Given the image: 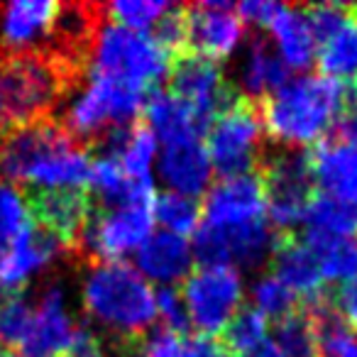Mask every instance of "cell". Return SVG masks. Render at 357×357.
Returning a JSON list of instances; mask_svg holds the SVG:
<instances>
[{
    "label": "cell",
    "instance_id": "d4e9b609",
    "mask_svg": "<svg viewBox=\"0 0 357 357\" xmlns=\"http://www.w3.org/2000/svg\"><path fill=\"white\" fill-rule=\"evenodd\" d=\"M144 118H147V130L162 147L201 137L204 130L201 120L172 91H154L144 103Z\"/></svg>",
    "mask_w": 357,
    "mask_h": 357
},
{
    "label": "cell",
    "instance_id": "4316f807",
    "mask_svg": "<svg viewBox=\"0 0 357 357\" xmlns=\"http://www.w3.org/2000/svg\"><path fill=\"white\" fill-rule=\"evenodd\" d=\"M303 230L308 240H342L355 243L357 238V204L337 201L331 196L313 194L303 215Z\"/></svg>",
    "mask_w": 357,
    "mask_h": 357
},
{
    "label": "cell",
    "instance_id": "8d00e7d4",
    "mask_svg": "<svg viewBox=\"0 0 357 357\" xmlns=\"http://www.w3.org/2000/svg\"><path fill=\"white\" fill-rule=\"evenodd\" d=\"M139 345L144 357H186V335L164 326L149 331Z\"/></svg>",
    "mask_w": 357,
    "mask_h": 357
},
{
    "label": "cell",
    "instance_id": "f1b7e54d",
    "mask_svg": "<svg viewBox=\"0 0 357 357\" xmlns=\"http://www.w3.org/2000/svg\"><path fill=\"white\" fill-rule=\"evenodd\" d=\"M154 223L162 225V230L167 233L189 238V235H196V230L204 223V208L199 199L164 191L162 196L154 199Z\"/></svg>",
    "mask_w": 357,
    "mask_h": 357
},
{
    "label": "cell",
    "instance_id": "bcb514c9",
    "mask_svg": "<svg viewBox=\"0 0 357 357\" xmlns=\"http://www.w3.org/2000/svg\"><path fill=\"white\" fill-rule=\"evenodd\" d=\"M3 255H6V252H3V250H0V267H3Z\"/></svg>",
    "mask_w": 357,
    "mask_h": 357
},
{
    "label": "cell",
    "instance_id": "ba28073f",
    "mask_svg": "<svg viewBox=\"0 0 357 357\" xmlns=\"http://www.w3.org/2000/svg\"><path fill=\"white\" fill-rule=\"evenodd\" d=\"M277 235L269 220H255L235 228H213L201 223L194 235V257L199 267H259L272 257Z\"/></svg>",
    "mask_w": 357,
    "mask_h": 357
},
{
    "label": "cell",
    "instance_id": "ee69618b",
    "mask_svg": "<svg viewBox=\"0 0 357 357\" xmlns=\"http://www.w3.org/2000/svg\"><path fill=\"white\" fill-rule=\"evenodd\" d=\"M240 357H284V352L274 345V340H269V342H264L262 347H257V350H252V352H245V355H240Z\"/></svg>",
    "mask_w": 357,
    "mask_h": 357
},
{
    "label": "cell",
    "instance_id": "d590c367",
    "mask_svg": "<svg viewBox=\"0 0 357 357\" xmlns=\"http://www.w3.org/2000/svg\"><path fill=\"white\" fill-rule=\"evenodd\" d=\"M274 345L284 352V357H318L316 333L308 313H296L282 318L274 333Z\"/></svg>",
    "mask_w": 357,
    "mask_h": 357
},
{
    "label": "cell",
    "instance_id": "cb8c5ba5",
    "mask_svg": "<svg viewBox=\"0 0 357 357\" xmlns=\"http://www.w3.org/2000/svg\"><path fill=\"white\" fill-rule=\"evenodd\" d=\"M103 152L113 154L123 164L125 174L142 184H154V164L159 157V142L147 125H130L113 130L103 137Z\"/></svg>",
    "mask_w": 357,
    "mask_h": 357
},
{
    "label": "cell",
    "instance_id": "5b68a950",
    "mask_svg": "<svg viewBox=\"0 0 357 357\" xmlns=\"http://www.w3.org/2000/svg\"><path fill=\"white\" fill-rule=\"evenodd\" d=\"M144 91L125 81L91 76L89 84L81 86L66 105L64 128L76 139H103L113 130L135 125L137 115L144 110Z\"/></svg>",
    "mask_w": 357,
    "mask_h": 357
},
{
    "label": "cell",
    "instance_id": "ac0fdd59",
    "mask_svg": "<svg viewBox=\"0 0 357 357\" xmlns=\"http://www.w3.org/2000/svg\"><path fill=\"white\" fill-rule=\"evenodd\" d=\"M316 194L357 204V144L340 137L323 139L306 152Z\"/></svg>",
    "mask_w": 357,
    "mask_h": 357
},
{
    "label": "cell",
    "instance_id": "3957f363",
    "mask_svg": "<svg viewBox=\"0 0 357 357\" xmlns=\"http://www.w3.org/2000/svg\"><path fill=\"white\" fill-rule=\"evenodd\" d=\"M84 311L115 340H139L157 321V291L125 262H96L81 282Z\"/></svg>",
    "mask_w": 357,
    "mask_h": 357
},
{
    "label": "cell",
    "instance_id": "7a4b0ae2",
    "mask_svg": "<svg viewBox=\"0 0 357 357\" xmlns=\"http://www.w3.org/2000/svg\"><path fill=\"white\" fill-rule=\"evenodd\" d=\"M350 100L340 81L323 74H301L279 86L262 100V128L277 144L289 149L316 147L337 128Z\"/></svg>",
    "mask_w": 357,
    "mask_h": 357
},
{
    "label": "cell",
    "instance_id": "7bdbcfd3",
    "mask_svg": "<svg viewBox=\"0 0 357 357\" xmlns=\"http://www.w3.org/2000/svg\"><path fill=\"white\" fill-rule=\"evenodd\" d=\"M105 357H144L139 340H115L110 350H105Z\"/></svg>",
    "mask_w": 357,
    "mask_h": 357
},
{
    "label": "cell",
    "instance_id": "52a82bcc",
    "mask_svg": "<svg viewBox=\"0 0 357 357\" xmlns=\"http://www.w3.org/2000/svg\"><path fill=\"white\" fill-rule=\"evenodd\" d=\"M181 296L196 331L218 335L243 308L245 279L233 267H199L186 277Z\"/></svg>",
    "mask_w": 357,
    "mask_h": 357
},
{
    "label": "cell",
    "instance_id": "e0dca14e",
    "mask_svg": "<svg viewBox=\"0 0 357 357\" xmlns=\"http://www.w3.org/2000/svg\"><path fill=\"white\" fill-rule=\"evenodd\" d=\"M61 3L54 0H15L0 8V45L8 54L37 52L54 35Z\"/></svg>",
    "mask_w": 357,
    "mask_h": 357
},
{
    "label": "cell",
    "instance_id": "d6986e66",
    "mask_svg": "<svg viewBox=\"0 0 357 357\" xmlns=\"http://www.w3.org/2000/svg\"><path fill=\"white\" fill-rule=\"evenodd\" d=\"M157 176L167 191L199 199L211 189L213 167L206 154L204 139H184V142L164 144L157 157Z\"/></svg>",
    "mask_w": 357,
    "mask_h": 357
},
{
    "label": "cell",
    "instance_id": "f35d334b",
    "mask_svg": "<svg viewBox=\"0 0 357 357\" xmlns=\"http://www.w3.org/2000/svg\"><path fill=\"white\" fill-rule=\"evenodd\" d=\"M61 357H105V347L91 328L79 326Z\"/></svg>",
    "mask_w": 357,
    "mask_h": 357
},
{
    "label": "cell",
    "instance_id": "d6a6232c",
    "mask_svg": "<svg viewBox=\"0 0 357 357\" xmlns=\"http://www.w3.org/2000/svg\"><path fill=\"white\" fill-rule=\"evenodd\" d=\"M169 10H172V3H164V0H115L103 8L110 22L135 32L154 30Z\"/></svg>",
    "mask_w": 357,
    "mask_h": 357
},
{
    "label": "cell",
    "instance_id": "ffe728a7",
    "mask_svg": "<svg viewBox=\"0 0 357 357\" xmlns=\"http://www.w3.org/2000/svg\"><path fill=\"white\" fill-rule=\"evenodd\" d=\"M137 257V272L147 279L149 284L159 287H176L178 282H186L194 272V248L181 235L157 230L144 240L142 248L135 252Z\"/></svg>",
    "mask_w": 357,
    "mask_h": 357
},
{
    "label": "cell",
    "instance_id": "8992f818",
    "mask_svg": "<svg viewBox=\"0 0 357 357\" xmlns=\"http://www.w3.org/2000/svg\"><path fill=\"white\" fill-rule=\"evenodd\" d=\"M262 118L250 100L235 98L206 125L204 147L213 172L223 176L250 174L262 149Z\"/></svg>",
    "mask_w": 357,
    "mask_h": 357
},
{
    "label": "cell",
    "instance_id": "9c48e42d",
    "mask_svg": "<svg viewBox=\"0 0 357 357\" xmlns=\"http://www.w3.org/2000/svg\"><path fill=\"white\" fill-rule=\"evenodd\" d=\"M154 228V201L147 204H125L113 208L93 211L84 230L81 245L98 262H123L135 255L152 235Z\"/></svg>",
    "mask_w": 357,
    "mask_h": 357
},
{
    "label": "cell",
    "instance_id": "7402d4cb",
    "mask_svg": "<svg viewBox=\"0 0 357 357\" xmlns=\"http://www.w3.org/2000/svg\"><path fill=\"white\" fill-rule=\"evenodd\" d=\"M59 252V245L37 225H32L20 240L10 245L3 255V267H0V287L10 294L22 291L27 282L45 272L52 259Z\"/></svg>",
    "mask_w": 357,
    "mask_h": 357
},
{
    "label": "cell",
    "instance_id": "9a60e30c",
    "mask_svg": "<svg viewBox=\"0 0 357 357\" xmlns=\"http://www.w3.org/2000/svg\"><path fill=\"white\" fill-rule=\"evenodd\" d=\"M32 220L59 248H76L93 215V204L86 189L32 191L27 199Z\"/></svg>",
    "mask_w": 357,
    "mask_h": 357
},
{
    "label": "cell",
    "instance_id": "6da1fadb",
    "mask_svg": "<svg viewBox=\"0 0 357 357\" xmlns=\"http://www.w3.org/2000/svg\"><path fill=\"white\" fill-rule=\"evenodd\" d=\"M0 172L10 181L47 189L89 186L91 157L81 142L54 118L20 125L0 139Z\"/></svg>",
    "mask_w": 357,
    "mask_h": 357
},
{
    "label": "cell",
    "instance_id": "74e56055",
    "mask_svg": "<svg viewBox=\"0 0 357 357\" xmlns=\"http://www.w3.org/2000/svg\"><path fill=\"white\" fill-rule=\"evenodd\" d=\"M157 318H162L164 328L176 333H184V328L189 326L184 296L176 287H164L157 291Z\"/></svg>",
    "mask_w": 357,
    "mask_h": 357
},
{
    "label": "cell",
    "instance_id": "ab89813d",
    "mask_svg": "<svg viewBox=\"0 0 357 357\" xmlns=\"http://www.w3.org/2000/svg\"><path fill=\"white\" fill-rule=\"evenodd\" d=\"M186 357H235V355L225 345L223 337L196 333V335H186Z\"/></svg>",
    "mask_w": 357,
    "mask_h": 357
},
{
    "label": "cell",
    "instance_id": "e575fe53",
    "mask_svg": "<svg viewBox=\"0 0 357 357\" xmlns=\"http://www.w3.org/2000/svg\"><path fill=\"white\" fill-rule=\"evenodd\" d=\"M252 308H257L264 318L269 321H282V318L291 316L296 311V294L287 287L279 277H274L272 272L262 274L259 279H255L252 289Z\"/></svg>",
    "mask_w": 357,
    "mask_h": 357
},
{
    "label": "cell",
    "instance_id": "7c38bea8",
    "mask_svg": "<svg viewBox=\"0 0 357 357\" xmlns=\"http://www.w3.org/2000/svg\"><path fill=\"white\" fill-rule=\"evenodd\" d=\"M169 76H172V93L201 120L204 128L235 100V91L230 89L223 69L204 56H176Z\"/></svg>",
    "mask_w": 357,
    "mask_h": 357
},
{
    "label": "cell",
    "instance_id": "4fadbf2b",
    "mask_svg": "<svg viewBox=\"0 0 357 357\" xmlns=\"http://www.w3.org/2000/svg\"><path fill=\"white\" fill-rule=\"evenodd\" d=\"M186 52L208 61H223L240 50L245 40V22L240 20L233 3L206 0L199 6L184 8Z\"/></svg>",
    "mask_w": 357,
    "mask_h": 357
},
{
    "label": "cell",
    "instance_id": "30bf717a",
    "mask_svg": "<svg viewBox=\"0 0 357 357\" xmlns=\"http://www.w3.org/2000/svg\"><path fill=\"white\" fill-rule=\"evenodd\" d=\"M262 184L269 225L279 230L301 225L308 204L316 194L306 152L291 149L272 157L262 174Z\"/></svg>",
    "mask_w": 357,
    "mask_h": 357
},
{
    "label": "cell",
    "instance_id": "8fae6325",
    "mask_svg": "<svg viewBox=\"0 0 357 357\" xmlns=\"http://www.w3.org/2000/svg\"><path fill=\"white\" fill-rule=\"evenodd\" d=\"M316 35V61L321 74L333 81L357 79V10L345 3H318L306 8Z\"/></svg>",
    "mask_w": 357,
    "mask_h": 357
},
{
    "label": "cell",
    "instance_id": "5bb4252c",
    "mask_svg": "<svg viewBox=\"0 0 357 357\" xmlns=\"http://www.w3.org/2000/svg\"><path fill=\"white\" fill-rule=\"evenodd\" d=\"M204 223L213 228H235L267 218L262 174L250 172L240 176H223L206 191Z\"/></svg>",
    "mask_w": 357,
    "mask_h": 357
},
{
    "label": "cell",
    "instance_id": "603a6c76",
    "mask_svg": "<svg viewBox=\"0 0 357 357\" xmlns=\"http://www.w3.org/2000/svg\"><path fill=\"white\" fill-rule=\"evenodd\" d=\"M267 32L272 37V50L289 71H306L316 61V35L303 8L279 6Z\"/></svg>",
    "mask_w": 357,
    "mask_h": 357
},
{
    "label": "cell",
    "instance_id": "277c9868",
    "mask_svg": "<svg viewBox=\"0 0 357 357\" xmlns=\"http://www.w3.org/2000/svg\"><path fill=\"white\" fill-rule=\"evenodd\" d=\"M91 76L125 81L147 93L169 76L174 56L152 32H135L110 20H100L86 52Z\"/></svg>",
    "mask_w": 357,
    "mask_h": 357
},
{
    "label": "cell",
    "instance_id": "836d02e7",
    "mask_svg": "<svg viewBox=\"0 0 357 357\" xmlns=\"http://www.w3.org/2000/svg\"><path fill=\"white\" fill-rule=\"evenodd\" d=\"M316 252L321 274L326 284L347 282L357 274V243H342V240H308L303 238Z\"/></svg>",
    "mask_w": 357,
    "mask_h": 357
},
{
    "label": "cell",
    "instance_id": "4dcf8cb0",
    "mask_svg": "<svg viewBox=\"0 0 357 357\" xmlns=\"http://www.w3.org/2000/svg\"><path fill=\"white\" fill-rule=\"evenodd\" d=\"M223 340L233 350L235 357L257 350L264 342H269V318H264L252 306L240 308L233 316V321L225 326Z\"/></svg>",
    "mask_w": 357,
    "mask_h": 357
},
{
    "label": "cell",
    "instance_id": "f546056e",
    "mask_svg": "<svg viewBox=\"0 0 357 357\" xmlns=\"http://www.w3.org/2000/svg\"><path fill=\"white\" fill-rule=\"evenodd\" d=\"M32 308L35 303L22 291L8 294L0 301V347L6 352H22L32 326Z\"/></svg>",
    "mask_w": 357,
    "mask_h": 357
},
{
    "label": "cell",
    "instance_id": "1f68e13d",
    "mask_svg": "<svg viewBox=\"0 0 357 357\" xmlns=\"http://www.w3.org/2000/svg\"><path fill=\"white\" fill-rule=\"evenodd\" d=\"M35 225L27 196L13 184H0V250L6 252Z\"/></svg>",
    "mask_w": 357,
    "mask_h": 357
},
{
    "label": "cell",
    "instance_id": "f6af8a7d",
    "mask_svg": "<svg viewBox=\"0 0 357 357\" xmlns=\"http://www.w3.org/2000/svg\"><path fill=\"white\" fill-rule=\"evenodd\" d=\"M0 357H30V355H20V352H3Z\"/></svg>",
    "mask_w": 357,
    "mask_h": 357
},
{
    "label": "cell",
    "instance_id": "44dd1931",
    "mask_svg": "<svg viewBox=\"0 0 357 357\" xmlns=\"http://www.w3.org/2000/svg\"><path fill=\"white\" fill-rule=\"evenodd\" d=\"M269 259H272V274L282 279L296 294V298H306L311 303L323 296L326 279L321 274L316 252L303 238H294V235L277 238Z\"/></svg>",
    "mask_w": 357,
    "mask_h": 357
},
{
    "label": "cell",
    "instance_id": "60d3db41",
    "mask_svg": "<svg viewBox=\"0 0 357 357\" xmlns=\"http://www.w3.org/2000/svg\"><path fill=\"white\" fill-rule=\"evenodd\" d=\"M279 6H282V3H269V0H248V3H240L235 10H238L240 20H243L245 25L267 30V25L272 22V17L277 15Z\"/></svg>",
    "mask_w": 357,
    "mask_h": 357
},
{
    "label": "cell",
    "instance_id": "484cf974",
    "mask_svg": "<svg viewBox=\"0 0 357 357\" xmlns=\"http://www.w3.org/2000/svg\"><path fill=\"white\" fill-rule=\"evenodd\" d=\"M289 81V69L279 54L272 50V45L264 40H252L248 45L238 69V84L245 93V100L267 98L279 86Z\"/></svg>",
    "mask_w": 357,
    "mask_h": 357
},
{
    "label": "cell",
    "instance_id": "b9f144b4",
    "mask_svg": "<svg viewBox=\"0 0 357 357\" xmlns=\"http://www.w3.org/2000/svg\"><path fill=\"white\" fill-rule=\"evenodd\" d=\"M333 306H335V311L342 316V321L357 333V274L340 284Z\"/></svg>",
    "mask_w": 357,
    "mask_h": 357
},
{
    "label": "cell",
    "instance_id": "2e32d148",
    "mask_svg": "<svg viewBox=\"0 0 357 357\" xmlns=\"http://www.w3.org/2000/svg\"><path fill=\"white\" fill-rule=\"evenodd\" d=\"M32 303V326L20 355L61 357L79 328L71 316L66 289L61 284H50Z\"/></svg>",
    "mask_w": 357,
    "mask_h": 357
},
{
    "label": "cell",
    "instance_id": "7dc6e473",
    "mask_svg": "<svg viewBox=\"0 0 357 357\" xmlns=\"http://www.w3.org/2000/svg\"><path fill=\"white\" fill-rule=\"evenodd\" d=\"M350 357H357V350H355V352H352V355H350Z\"/></svg>",
    "mask_w": 357,
    "mask_h": 357
},
{
    "label": "cell",
    "instance_id": "83f0119b",
    "mask_svg": "<svg viewBox=\"0 0 357 357\" xmlns=\"http://www.w3.org/2000/svg\"><path fill=\"white\" fill-rule=\"evenodd\" d=\"M306 313L316 333L318 357H350L357 350V333L342 321L333 303L321 296L308 303Z\"/></svg>",
    "mask_w": 357,
    "mask_h": 357
}]
</instances>
